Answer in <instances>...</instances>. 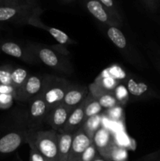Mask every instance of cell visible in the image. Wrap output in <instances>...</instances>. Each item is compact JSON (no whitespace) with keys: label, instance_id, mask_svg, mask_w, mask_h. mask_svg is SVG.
I'll return each mask as SVG.
<instances>
[{"label":"cell","instance_id":"obj_40","mask_svg":"<svg viewBox=\"0 0 160 161\" xmlns=\"http://www.w3.org/2000/svg\"><path fill=\"white\" fill-rule=\"evenodd\" d=\"M2 1V0H0V2H1Z\"/></svg>","mask_w":160,"mask_h":161},{"label":"cell","instance_id":"obj_21","mask_svg":"<svg viewBox=\"0 0 160 161\" xmlns=\"http://www.w3.org/2000/svg\"><path fill=\"white\" fill-rule=\"evenodd\" d=\"M101 120L102 117L100 114L95 115V116H93L86 119L83 126H82L85 133L89 137V138L92 141L96 132L101 127Z\"/></svg>","mask_w":160,"mask_h":161},{"label":"cell","instance_id":"obj_1","mask_svg":"<svg viewBox=\"0 0 160 161\" xmlns=\"http://www.w3.org/2000/svg\"><path fill=\"white\" fill-rule=\"evenodd\" d=\"M26 46L35 56L39 62L42 63L45 66L58 72L67 75L73 73L74 69L70 61L67 59V57L59 54L50 47L42 44L28 42Z\"/></svg>","mask_w":160,"mask_h":161},{"label":"cell","instance_id":"obj_11","mask_svg":"<svg viewBox=\"0 0 160 161\" xmlns=\"http://www.w3.org/2000/svg\"><path fill=\"white\" fill-rule=\"evenodd\" d=\"M93 143L96 146L99 155L108 160H109L111 152L116 146L111 132L102 127L94 135Z\"/></svg>","mask_w":160,"mask_h":161},{"label":"cell","instance_id":"obj_7","mask_svg":"<svg viewBox=\"0 0 160 161\" xmlns=\"http://www.w3.org/2000/svg\"><path fill=\"white\" fill-rule=\"evenodd\" d=\"M48 112L49 108L46 103L40 94L32 97L28 102V107L27 108V124L29 130H41Z\"/></svg>","mask_w":160,"mask_h":161},{"label":"cell","instance_id":"obj_32","mask_svg":"<svg viewBox=\"0 0 160 161\" xmlns=\"http://www.w3.org/2000/svg\"><path fill=\"white\" fill-rule=\"evenodd\" d=\"M30 147V161H46L43 156L37 150L34 146L31 144H28Z\"/></svg>","mask_w":160,"mask_h":161},{"label":"cell","instance_id":"obj_12","mask_svg":"<svg viewBox=\"0 0 160 161\" xmlns=\"http://www.w3.org/2000/svg\"><path fill=\"white\" fill-rule=\"evenodd\" d=\"M75 108H72L64 103H61L49 110L45 122L51 127L52 130L58 131L67 122L69 115Z\"/></svg>","mask_w":160,"mask_h":161},{"label":"cell","instance_id":"obj_34","mask_svg":"<svg viewBox=\"0 0 160 161\" xmlns=\"http://www.w3.org/2000/svg\"><path fill=\"white\" fill-rule=\"evenodd\" d=\"M50 47H51L53 50H55L56 53H59V54L61 55H63V56L67 57L70 55V53H69L68 50H67L65 45H62V44H56V45L51 46Z\"/></svg>","mask_w":160,"mask_h":161},{"label":"cell","instance_id":"obj_17","mask_svg":"<svg viewBox=\"0 0 160 161\" xmlns=\"http://www.w3.org/2000/svg\"><path fill=\"white\" fill-rule=\"evenodd\" d=\"M88 94H89L88 87L71 83L63 99V103L69 107L75 108L85 100Z\"/></svg>","mask_w":160,"mask_h":161},{"label":"cell","instance_id":"obj_41","mask_svg":"<svg viewBox=\"0 0 160 161\" xmlns=\"http://www.w3.org/2000/svg\"><path fill=\"white\" fill-rule=\"evenodd\" d=\"M46 161H47V160H46Z\"/></svg>","mask_w":160,"mask_h":161},{"label":"cell","instance_id":"obj_8","mask_svg":"<svg viewBox=\"0 0 160 161\" xmlns=\"http://www.w3.org/2000/svg\"><path fill=\"white\" fill-rule=\"evenodd\" d=\"M29 131L28 124L25 123L0 137V153H11L17 150L22 144L27 143Z\"/></svg>","mask_w":160,"mask_h":161},{"label":"cell","instance_id":"obj_23","mask_svg":"<svg viewBox=\"0 0 160 161\" xmlns=\"http://www.w3.org/2000/svg\"><path fill=\"white\" fill-rule=\"evenodd\" d=\"M94 83L98 84L99 86H100L102 88H104V89L113 92L115 88L120 83V82H119V80H116V79L113 78L111 75H108L105 71H104L103 73L100 74V75L96 79Z\"/></svg>","mask_w":160,"mask_h":161},{"label":"cell","instance_id":"obj_35","mask_svg":"<svg viewBox=\"0 0 160 161\" xmlns=\"http://www.w3.org/2000/svg\"><path fill=\"white\" fill-rule=\"evenodd\" d=\"M139 161H160V150L145 156Z\"/></svg>","mask_w":160,"mask_h":161},{"label":"cell","instance_id":"obj_10","mask_svg":"<svg viewBox=\"0 0 160 161\" xmlns=\"http://www.w3.org/2000/svg\"><path fill=\"white\" fill-rule=\"evenodd\" d=\"M81 1L86 10L103 25L115 26L118 28L122 26V24L116 20L99 0H81Z\"/></svg>","mask_w":160,"mask_h":161},{"label":"cell","instance_id":"obj_19","mask_svg":"<svg viewBox=\"0 0 160 161\" xmlns=\"http://www.w3.org/2000/svg\"><path fill=\"white\" fill-rule=\"evenodd\" d=\"M74 133H58L57 135V149L58 160L59 161H67Z\"/></svg>","mask_w":160,"mask_h":161},{"label":"cell","instance_id":"obj_25","mask_svg":"<svg viewBox=\"0 0 160 161\" xmlns=\"http://www.w3.org/2000/svg\"><path fill=\"white\" fill-rule=\"evenodd\" d=\"M101 3V4L109 11L110 14L112 15V17L115 19L116 20L119 22V23L122 24V17H121L119 11L118 9L117 6L115 4V0H99Z\"/></svg>","mask_w":160,"mask_h":161},{"label":"cell","instance_id":"obj_28","mask_svg":"<svg viewBox=\"0 0 160 161\" xmlns=\"http://www.w3.org/2000/svg\"><path fill=\"white\" fill-rule=\"evenodd\" d=\"M128 158V154L126 150L123 148L115 146L110 156L109 160L111 161H126Z\"/></svg>","mask_w":160,"mask_h":161},{"label":"cell","instance_id":"obj_33","mask_svg":"<svg viewBox=\"0 0 160 161\" xmlns=\"http://www.w3.org/2000/svg\"><path fill=\"white\" fill-rule=\"evenodd\" d=\"M39 0H2L0 5H29L36 4Z\"/></svg>","mask_w":160,"mask_h":161},{"label":"cell","instance_id":"obj_24","mask_svg":"<svg viewBox=\"0 0 160 161\" xmlns=\"http://www.w3.org/2000/svg\"><path fill=\"white\" fill-rule=\"evenodd\" d=\"M116 100H117L118 103L121 106L126 105L129 102H130V96H129V93L127 91L126 87L124 86L123 83H120L115 88L114 91H113Z\"/></svg>","mask_w":160,"mask_h":161},{"label":"cell","instance_id":"obj_13","mask_svg":"<svg viewBox=\"0 0 160 161\" xmlns=\"http://www.w3.org/2000/svg\"><path fill=\"white\" fill-rule=\"evenodd\" d=\"M1 50L6 54L14 57L28 64H39V61L29 49L13 42H5L1 45Z\"/></svg>","mask_w":160,"mask_h":161},{"label":"cell","instance_id":"obj_14","mask_svg":"<svg viewBox=\"0 0 160 161\" xmlns=\"http://www.w3.org/2000/svg\"><path fill=\"white\" fill-rule=\"evenodd\" d=\"M93 142L89 137L85 133L83 127H80L74 133L73 141L71 147L67 161H78L84 151Z\"/></svg>","mask_w":160,"mask_h":161},{"label":"cell","instance_id":"obj_22","mask_svg":"<svg viewBox=\"0 0 160 161\" xmlns=\"http://www.w3.org/2000/svg\"><path fill=\"white\" fill-rule=\"evenodd\" d=\"M29 75L28 71L24 68L17 67L13 69L11 80H12L13 87L15 89L16 91L24 84V83L26 81Z\"/></svg>","mask_w":160,"mask_h":161},{"label":"cell","instance_id":"obj_2","mask_svg":"<svg viewBox=\"0 0 160 161\" xmlns=\"http://www.w3.org/2000/svg\"><path fill=\"white\" fill-rule=\"evenodd\" d=\"M43 9L38 3L29 5H0V22L29 25L40 18Z\"/></svg>","mask_w":160,"mask_h":161},{"label":"cell","instance_id":"obj_37","mask_svg":"<svg viewBox=\"0 0 160 161\" xmlns=\"http://www.w3.org/2000/svg\"><path fill=\"white\" fill-rule=\"evenodd\" d=\"M93 161H111V160H108V159L104 158V157H102L101 156H100V155H99V154H98V155H97V157H96V158L94 159Z\"/></svg>","mask_w":160,"mask_h":161},{"label":"cell","instance_id":"obj_31","mask_svg":"<svg viewBox=\"0 0 160 161\" xmlns=\"http://www.w3.org/2000/svg\"><path fill=\"white\" fill-rule=\"evenodd\" d=\"M141 1L144 7L151 13L156 12L160 4V0H141Z\"/></svg>","mask_w":160,"mask_h":161},{"label":"cell","instance_id":"obj_3","mask_svg":"<svg viewBox=\"0 0 160 161\" xmlns=\"http://www.w3.org/2000/svg\"><path fill=\"white\" fill-rule=\"evenodd\" d=\"M57 135L58 132L54 130H30L27 138V143L34 146L47 161H59Z\"/></svg>","mask_w":160,"mask_h":161},{"label":"cell","instance_id":"obj_27","mask_svg":"<svg viewBox=\"0 0 160 161\" xmlns=\"http://www.w3.org/2000/svg\"><path fill=\"white\" fill-rule=\"evenodd\" d=\"M106 115L111 120L118 121L121 120L123 118V108L121 105H116L113 108L106 110Z\"/></svg>","mask_w":160,"mask_h":161},{"label":"cell","instance_id":"obj_4","mask_svg":"<svg viewBox=\"0 0 160 161\" xmlns=\"http://www.w3.org/2000/svg\"><path fill=\"white\" fill-rule=\"evenodd\" d=\"M71 83L64 78L45 75L43 87L39 94L46 103L49 110L62 103Z\"/></svg>","mask_w":160,"mask_h":161},{"label":"cell","instance_id":"obj_29","mask_svg":"<svg viewBox=\"0 0 160 161\" xmlns=\"http://www.w3.org/2000/svg\"><path fill=\"white\" fill-rule=\"evenodd\" d=\"M97 155H98V153L96 149V146L92 142L89 145V147L84 151L78 161H93Z\"/></svg>","mask_w":160,"mask_h":161},{"label":"cell","instance_id":"obj_26","mask_svg":"<svg viewBox=\"0 0 160 161\" xmlns=\"http://www.w3.org/2000/svg\"><path fill=\"white\" fill-rule=\"evenodd\" d=\"M12 70L13 68L10 65L0 67V84L12 86V80H11Z\"/></svg>","mask_w":160,"mask_h":161},{"label":"cell","instance_id":"obj_15","mask_svg":"<svg viewBox=\"0 0 160 161\" xmlns=\"http://www.w3.org/2000/svg\"><path fill=\"white\" fill-rule=\"evenodd\" d=\"M89 92L104 109H109L119 105L113 92L104 89L96 83H93L89 86Z\"/></svg>","mask_w":160,"mask_h":161},{"label":"cell","instance_id":"obj_38","mask_svg":"<svg viewBox=\"0 0 160 161\" xmlns=\"http://www.w3.org/2000/svg\"><path fill=\"white\" fill-rule=\"evenodd\" d=\"M64 2H66V3H72V2H74L75 0H64Z\"/></svg>","mask_w":160,"mask_h":161},{"label":"cell","instance_id":"obj_9","mask_svg":"<svg viewBox=\"0 0 160 161\" xmlns=\"http://www.w3.org/2000/svg\"><path fill=\"white\" fill-rule=\"evenodd\" d=\"M45 81V75H30L24 84L16 91L15 100L28 102L42 91Z\"/></svg>","mask_w":160,"mask_h":161},{"label":"cell","instance_id":"obj_6","mask_svg":"<svg viewBox=\"0 0 160 161\" xmlns=\"http://www.w3.org/2000/svg\"><path fill=\"white\" fill-rule=\"evenodd\" d=\"M122 83L126 87L130 96V102L145 101L160 97L159 94L144 80L134 75H125Z\"/></svg>","mask_w":160,"mask_h":161},{"label":"cell","instance_id":"obj_5","mask_svg":"<svg viewBox=\"0 0 160 161\" xmlns=\"http://www.w3.org/2000/svg\"><path fill=\"white\" fill-rule=\"evenodd\" d=\"M108 39L119 50L124 57L132 64L135 65L142 64V60L138 52L133 47V46L127 41L125 35L119 29V28L115 26L104 25Z\"/></svg>","mask_w":160,"mask_h":161},{"label":"cell","instance_id":"obj_30","mask_svg":"<svg viewBox=\"0 0 160 161\" xmlns=\"http://www.w3.org/2000/svg\"><path fill=\"white\" fill-rule=\"evenodd\" d=\"M14 95L9 94H0V108L6 109L12 106Z\"/></svg>","mask_w":160,"mask_h":161},{"label":"cell","instance_id":"obj_20","mask_svg":"<svg viewBox=\"0 0 160 161\" xmlns=\"http://www.w3.org/2000/svg\"><path fill=\"white\" fill-rule=\"evenodd\" d=\"M83 109H84L86 119H87V118L95 116V115L100 114L102 110H103V108L89 92V94L83 102Z\"/></svg>","mask_w":160,"mask_h":161},{"label":"cell","instance_id":"obj_39","mask_svg":"<svg viewBox=\"0 0 160 161\" xmlns=\"http://www.w3.org/2000/svg\"><path fill=\"white\" fill-rule=\"evenodd\" d=\"M14 161H21V160H20V158H19V157H18V156H17V159H16V160H14Z\"/></svg>","mask_w":160,"mask_h":161},{"label":"cell","instance_id":"obj_18","mask_svg":"<svg viewBox=\"0 0 160 161\" xmlns=\"http://www.w3.org/2000/svg\"><path fill=\"white\" fill-rule=\"evenodd\" d=\"M29 25L36 27V28H42V29H44L46 31H48V32L50 33L56 41H57L59 44H62V45H69V44L75 43V41L72 40L66 33H64V31L58 29V28L47 26V25H45V24H43L41 21L40 18L35 19V20L31 21Z\"/></svg>","mask_w":160,"mask_h":161},{"label":"cell","instance_id":"obj_16","mask_svg":"<svg viewBox=\"0 0 160 161\" xmlns=\"http://www.w3.org/2000/svg\"><path fill=\"white\" fill-rule=\"evenodd\" d=\"M83 102L72 110L67 118V122L62 128L58 130V133H75L83 126V123L86 120L83 109Z\"/></svg>","mask_w":160,"mask_h":161},{"label":"cell","instance_id":"obj_36","mask_svg":"<svg viewBox=\"0 0 160 161\" xmlns=\"http://www.w3.org/2000/svg\"><path fill=\"white\" fill-rule=\"evenodd\" d=\"M16 91L11 85H1L0 84V94H13L15 97ZM15 99V98H14Z\"/></svg>","mask_w":160,"mask_h":161}]
</instances>
